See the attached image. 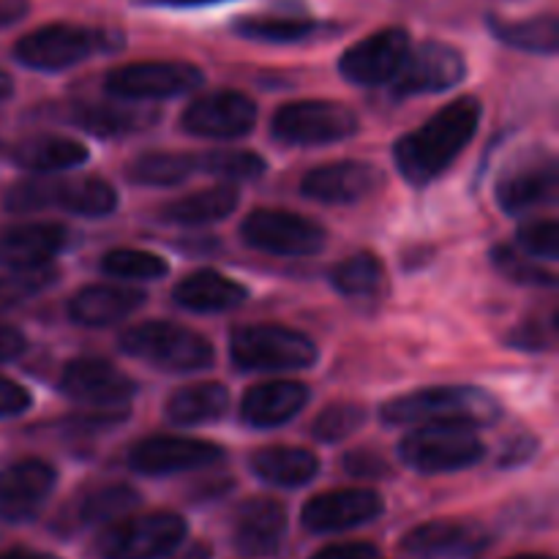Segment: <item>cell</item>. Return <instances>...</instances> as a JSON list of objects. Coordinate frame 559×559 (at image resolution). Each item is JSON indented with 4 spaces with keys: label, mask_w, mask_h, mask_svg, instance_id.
<instances>
[{
    "label": "cell",
    "mask_w": 559,
    "mask_h": 559,
    "mask_svg": "<svg viewBox=\"0 0 559 559\" xmlns=\"http://www.w3.org/2000/svg\"><path fill=\"white\" fill-rule=\"evenodd\" d=\"M480 126V102L473 96L431 115L420 129L409 131L393 145V162L407 183L429 186L440 178L473 142Z\"/></svg>",
    "instance_id": "1"
},
{
    "label": "cell",
    "mask_w": 559,
    "mask_h": 559,
    "mask_svg": "<svg viewBox=\"0 0 559 559\" xmlns=\"http://www.w3.org/2000/svg\"><path fill=\"white\" fill-rule=\"evenodd\" d=\"M391 426H464L480 429L500 420V404L484 388L440 385L391 399L380 409Z\"/></svg>",
    "instance_id": "2"
},
{
    "label": "cell",
    "mask_w": 559,
    "mask_h": 559,
    "mask_svg": "<svg viewBox=\"0 0 559 559\" xmlns=\"http://www.w3.org/2000/svg\"><path fill=\"white\" fill-rule=\"evenodd\" d=\"M120 353L129 358L145 360L153 369L173 371V374H191L213 366V344L202 333L178 322L151 320L129 328L120 336Z\"/></svg>",
    "instance_id": "3"
},
{
    "label": "cell",
    "mask_w": 559,
    "mask_h": 559,
    "mask_svg": "<svg viewBox=\"0 0 559 559\" xmlns=\"http://www.w3.org/2000/svg\"><path fill=\"white\" fill-rule=\"evenodd\" d=\"M229 358L243 371H304L317 364L320 353L306 333L262 322L229 333Z\"/></svg>",
    "instance_id": "4"
},
{
    "label": "cell",
    "mask_w": 559,
    "mask_h": 559,
    "mask_svg": "<svg viewBox=\"0 0 559 559\" xmlns=\"http://www.w3.org/2000/svg\"><path fill=\"white\" fill-rule=\"evenodd\" d=\"M58 205L74 216L102 218L118 207V194L102 178L25 180L5 194V207L11 213H33Z\"/></svg>",
    "instance_id": "5"
},
{
    "label": "cell",
    "mask_w": 559,
    "mask_h": 559,
    "mask_svg": "<svg viewBox=\"0 0 559 559\" xmlns=\"http://www.w3.org/2000/svg\"><path fill=\"white\" fill-rule=\"evenodd\" d=\"M486 445L464 426H420L399 442V459L420 475H448L475 467Z\"/></svg>",
    "instance_id": "6"
},
{
    "label": "cell",
    "mask_w": 559,
    "mask_h": 559,
    "mask_svg": "<svg viewBox=\"0 0 559 559\" xmlns=\"http://www.w3.org/2000/svg\"><path fill=\"white\" fill-rule=\"evenodd\" d=\"M118 44L120 38L109 41L104 31H91V27L71 25V22H55V25L25 33L14 44V58L16 63L33 71H66L71 66H80L91 55L118 47Z\"/></svg>",
    "instance_id": "7"
},
{
    "label": "cell",
    "mask_w": 559,
    "mask_h": 559,
    "mask_svg": "<svg viewBox=\"0 0 559 559\" xmlns=\"http://www.w3.org/2000/svg\"><path fill=\"white\" fill-rule=\"evenodd\" d=\"M358 115L338 102H289L271 120L273 140L295 147L331 145L358 134Z\"/></svg>",
    "instance_id": "8"
},
{
    "label": "cell",
    "mask_w": 559,
    "mask_h": 559,
    "mask_svg": "<svg viewBox=\"0 0 559 559\" xmlns=\"http://www.w3.org/2000/svg\"><path fill=\"white\" fill-rule=\"evenodd\" d=\"M183 519L178 513H145L104 530L96 540L102 559H162L186 540Z\"/></svg>",
    "instance_id": "9"
},
{
    "label": "cell",
    "mask_w": 559,
    "mask_h": 559,
    "mask_svg": "<svg viewBox=\"0 0 559 559\" xmlns=\"http://www.w3.org/2000/svg\"><path fill=\"white\" fill-rule=\"evenodd\" d=\"M202 82L205 74L186 60H142L109 71L104 91L120 102H158L197 91Z\"/></svg>",
    "instance_id": "10"
},
{
    "label": "cell",
    "mask_w": 559,
    "mask_h": 559,
    "mask_svg": "<svg viewBox=\"0 0 559 559\" xmlns=\"http://www.w3.org/2000/svg\"><path fill=\"white\" fill-rule=\"evenodd\" d=\"M246 243L273 257H311L325 249V229L289 211H254L240 227Z\"/></svg>",
    "instance_id": "11"
},
{
    "label": "cell",
    "mask_w": 559,
    "mask_h": 559,
    "mask_svg": "<svg viewBox=\"0 0 559 559\" xmlns=\"http://www.w3.org/2000/svg\"><path fill=\"white\" fill-rule=\"evenodd\" d=\"M409 49H413V41L404 27H385V31H377L364 41L353 44L338 58V74L349 85L358 87L385 85L399 74Z\"/></svg>",
    "instance_id": "12"
},
{
    "label": "cell",
    "mask_w": 559,
    "mask_h": 559,
    "mask_svg": "<svg viewBox=\"0 0 559 559\" xmlns=\"http://www.w3.org/2000/svg\"><path fill=\"white\" fill-rule=\"evenodd\" d=\"M467 76V60L456 47L442 41H426L409 49L402 69L393 76V93L399 98L445 93Z\"/></svg>",
    "instance_id": "13"
},
{
    "label": "cell",
    "mask_w": 559,
    "mask_h": 559,
    "mask_svg": "<svg viewBox=\"0 0 559 559\" xmlns=\"http://www.w3.org/2000/svg\"><path fill=\"white\" fill-rule=\"evenodd\" d=\"M254 123L257 104L238 91H218L197 98L180 115L186 134L202 140H238L251 134Z\"/></svg>",
    "instance_id": "14"
},
{
    "label": "cell",
    "mask_w": 559,
    "mask_h": 559,
    "mask_svg": "<svg viewBox=\"0 0 559 559\" xmlns=\"http://www.w3.org/2000/svg\"><path fill=\"white\" fill-rule=\"evenodd\" d=\"M224 448L216 442L191 440V437H147L129 451V467L140 475L191 473L222 462Z\"/></svg>",
    "instance_id": "15"
},
{
    "label": "cell",
    "mask_w": 559,
    "mask_h": 559,
    "mask_svg": "<svg viewBox=\"0 0 559 559\" xmlns=\"http://www.w3.org/2000/svg\"><path fill=\"white\" fill-rule=\"evenodd\" d=\"M385 502L371 489H338L311 497L300 511V524L314 535L344 533L382 516Z\"/></svg>",
    "instance_id": "16"
},
{
    "label": "cell",
    "mask_w": 559,
    "mask_h": 559,
    "mask_svg": "<svg viewBox=\"0 0 559 559\" xmlns=\"http://www.w3.org/2000/svg\"><path fill=\"white\" fill-rule=\"evenodd\" d=\"M58 484L52 464L41 459H22L0 473V522H27L49 500Z\"/></svg>",
    "instance_id": "17"
},
{
    "label": "cell",
    "mask_w": 559,
    "mask_h": 559,
    "mask_svg": "<svg viewBox=\"0 0 559 559\" xmlns=\"http://www.w3.org/2000/svg\"><path fill=\"white\" fill-rule=\"evenodd\" d=\"M557 191V164L549 153L535 151L508 164L502 178L497 180V202L508 216L544 205Z\"/></svg>",
    "instance_id": "18"
},
{
    "label": "cell",
    "mask_w": 559,
    "mask_h": 559,
    "mask_svg": "<svg viewBox=\"0 0 559 559\" xmlns=\"http://www.w3.org/2000/svg\"><path fill=\"white\" fill-rule=\"evenodd\" d=\"M489 546V533L475 522H437L420 524L402 538V551L413 559H473Z\"/></svg>",
    "instance_id": "19"
},
{
    "label": "cell",
    "mask_w": 559,
    "mask_h": 559,
    "mask_svg": "<svg viewBox=\"0 0 559 559\" xmlns=\"http://www.w3.org/2000/svg\"><path fill=\"white\" fill-rule=\"evenodd\" d=\"M382 173L369 162H331L309 169L300 180V194L322 205H349L374 194Z\"/></svg>",
    "instance_id": "20"
},
{
    "label": "cell",
    "mask_w": 559,
    "mask_h": 559,
    "mask_svg": "<svg viewBox=\"0 0 559 559\" xmlns=\"http://www.w3.org/2000/svg\"><path fill=\"white\" fill-rule=\"evenodd\" d=\"M60 391L93 407H118L134 396L136 382L102 358H74L60 374Z\"/></svg>",
    "instance_id": "21"
},
{
    "label": "cell",
    "mask_w": 559,
    "mask_h": 559,
    "mask_svg": "<svg viewBox=\"0 0 559 559\" xmlns=\"http://www.w3.org/2000/svg\"><path fill=\"white\" fill-rule=\"evenodd\" d=\"M284 535H287V511L282 502L254 497V500H246L235 513L233 544L240 555H276L284 544Z\"/></svg>",
    "instance_id": "22"
},
{
    "label": "cell",
    "mask_w": 559,
    "mask_h": 559,
    "mask_svg": "<svg viewBox=\"0 0 559 559\" xmlns=\"http://www.w3.org/2000/svg\"><path fill=\"white\" fill-rule=\"evenodd\" d=\"M69 233L52 222L14 224L0 229V265L11 271H31L44 267L52 257L63 251Z\"/></svg>",
    "instance_id": "23"
},
{
    "label": "cell",
    "mask_w": 559,
    "mask_h": 559,
    "mask_svg": "<svg viewBox=\"0 0 559 559\" xmlns=\"http://www.w3.org/2000/svg\"><path fill=\"white\" fill-rule=\"evenodd\" d=\"M309 404V388L304 382L276 380L246 391L240 418L251 429H276L289 424Z\"/></svg>",
    "instance_id": "24"
},
{
    "label": "cell",
    "mask_w": 559,
    "mask_h": 559,
    "mask_svg": "<svg viewBox=\"0 0 559 559\" xmlns=\"http://www.w3.org/2000/svg\"><path fill=\"white\" fill-rule=\"evenodd\" d=\"M145 304L147 295L140 293V289L93 284V287L80 289V293L69 300V317L76 325L107 328L126 320V317H131L134 311H140Z\"/></svg>",
    "instance_id": "25"
},
{
    "label": "cell",
    "mask_w": 559,
    "mask_h": 559,
    "mask_svg": "<svg viewBox=\"0 0 559 559\" xmlns=\"http://www.w3.org/2000/svg\"><path fill=\"white\" fill-rule=\"evenodd\" d=\"M173 298L180 309L194 311V314H218V311L243 306L249 289L218 271H197L173 289Z\"/></svg>",
    "instance_id": "26"
},
{
    "label": "cell",
    "mask_w": 559,
    "mask_h": 559,
    "mask_svg": "<svg viewBox=\"0 0 559 559\" xmlns=\"http://www.w3.org/2000/svg\"><path fill=\"white\" fill-rule=\"evenodd\" d=\"M251 473L267 486L278 489H298V486L311 484L320 473V459L311 451L293 445H273L260 448L249 462Z\"/></svg>",
    "instance_id": "27"
},
{
    "label": "cell",
    "mask_w": 559,
    "mask_h": 559,
    "mask_svg": "<svg viewBox=\"0 0 559 559\" xmlns=\"http://www.w3.org/2000/svg\"><path fill=\"white\" fill-rule=\"evenodd\" d=\"M238 202L240 194L235 186H213L167 202L162 207V218L178 227H205V224L224 222L238 207Z\"/></svg>",
    "instance_id": "28"
},
{
    "label": "cell",
    "mask_w": 559,
    "mask_h": 559,
    "mask_svg": "<svg viewBox=\"0 0 559 559\" xmlns=\"http://www.w3.org/2000/svg\"><path fill=\"white\" fill-rule=\"evenodd\" d=\"M229 409V393L222 382H197L178 388L164 402V415L173 426H202L224 418Z\"/></svg>",
    "instance_id": "29"
},
{
    "label": "cell",
    "mask_w": 559,
    "mask_h": 559,
    "mask_svg": "<svg viewBox=\"0 0 559 559\" xmlns=\"http://www.w3.org/2000/svg\"><path fill=\"white\" fill-rule=\"evenodd\" d=\"M14 162L22 169H31L38 175H52L60 169L80 167L87 162V147L82 142L71 140V136L58 134H41L31 136V140L20 142L14 147Z\"/></svg>",
    "instance_id": "30"
},
{
    "label": "cell",
    "mask_w": 559,
    "mask_h": 559,
    "mask_svg": "<svg viewBox=\"0 0 559 559\" xmlns=\"http://www.w3.org/2000/svg\"><path fill=\"white\" fill-rule=\"evenodd\" d=\"M71 120L80 129L91 131L96 136H123L134 131L151 129L156 123V112L131 107V104H74Z\"/></svg>",
    "instance_id": "31"
},
{
    "label": "cell",
    "mask_w": 559,
    "mask_h": 559,
    "mask_svg": "<svg viewBox=\"0 0 559 559\" xmlns=\"http://www.w3.org/2000/svg\"><path fill=\"white\" fill-rule=\"evenodd\" d=\"M495 38L502 44L522 52L535 55H557L559 49V25L555 14L533 16V20L522 22H506V20H491L489 22Z\"/></svg>",
    "instance_id": "32"
},
{
    "label": "cell",
    "mask_w": 559,
    "mask_h": 559,
    "mask_svg": "<svg viewBox=\"0 0 559 559\" xmlns=\"http://www.w3.org/2000/svg\"><path fill=\"white\" fill-rule=\"evenodd\" d=\"M317 22L306 16H243L235 22V33L249 41L298 44L317 33Z\"/></svg>",
    "instance_id": "33"
},
{
    "label": "cell",
    "mask_w": 559,
    "mask_h": 559,
    "mask_svg": "<svg viewBox=\"0 0 559 559\" xmlns=\"http://www.w3.org/2000/svg\"><path fill=\"white\" fill-rule=\"evenodd\" d=\"M197 169V158L186 153H142L131 162L129 178L140 186H178Z\"/></svg>",
    "instance_id": "34"
},
{
    "label": "cell",
    "mask_w": 559,
    "mask_h": 559,
    "mask_svg": "<svg viewBox=\"0 0 559 559\" xmlns=\"http://www.w3.org/2000/svg\"><path fill=\"white\" fill-rule=\"evenodd\" d=\"M331 284L347 298H366L382 289L385 284V271L374 254H353L349 260L338 262L331 271Z\"/></svg>",
    "instance_id": "35"
},
{
    "label": "cell",
    "mask_w": 559,
    "mask_h": 559,
    "mask_svg": "<svg viewBox=\"0 0 559 559\" xmlns=\"http://www.w3.org/2000/svg\"><path fill=\"white\" fill-rule=\"evenodd\" d=\"M140 506V491H134L131 486H102V489L91 491L80 500L76 506V524H102L112 522V519L123 516L131 508Z\"/></svg>",
    "instance_id": "36"
},
{
    "label": "cell",
    "mask_w": 559,
    "mask_h": 559,
    "mask_svg": "<svg viewBox=\"0 0 559 559\" xmlns=\"http://www.w3.org/2000/svg\"><path fill=\"white\" fill-rule=\"evenodd\" d=\"M102 271L112 278H129V282H158L169 273V262L153 251L112 249L102 257Z\"/></svg>",
    "instance_id": "37"
},
{
    "label": "cell",
    "mask_w": 559,
    "mask_h": 559,
    "mask_svg": "<svg viewBox=\"0 0 559 559\" xmlns=\"http://www.w3.org/2000/svg\"><path fill=\"white\" fill-rule=\"evenodd\" d=\"M366 424L364 404L355 402H336L328 404L311 424V437L325 445H336V442L353 437L360 426Z\"/></svg>",
    "instance_id": "38"
},
{
    "label": "cell",
    "mask_w": 559,
    "mask_h": 559,
    "mask_svg": "<svg viewBox=\"0 0 559 559\" xmlns=\"http://www.w3.org/2000/svg\"><path fill=\"white\" fill-rule=\"evenodd\" d=\"M55 271L44 267H31V271H14L11 276L0 278V311H9L14 306L27 304L31 298L41 295L55 284Z\"/></svg>",
    "instance_id": "39"
},
{
    "label": "cell",
    "mask_w": 559,
    "mask_h": 559,
    "mask_svg": "<svg viewBox=\"0 0 559 559\" xmlns=\"http://www.w3.org/2000/svg\"><path fill=\"white\" fill-rule=\"evenodd\" d=\"M197 167L224 180H257L265 175V162L249 151H213Z\"/></svg>",
    "instance_id": "40"
},
{
    "label": "cell",
    "mask_w": 559,
    "mask_h": 559,
    "mask_svg": "<svg viewBox=\"0 0 559 559\" xmlns=\"http://www.w3.org/2000/svg\"><path fill=\"white\" fill-rule=\"evenodd\" d=\"M491 262H495L502 276H508L516 284H535V287H555L557 284L555 273L544 271L533 257L522 254L516 249H508V246H497L491 251Z\"/></svg>",
    "instance_id": "41"
},
{
    "label": "cell",
    "mask_w": 559,
    "mask_h": 559,
    "mask_svg": "<svg viewBox=\"0 0 559 559\" xmlns=\"http://www.w3.org/2000/svg\"><path fill=\"white\" fill-rule=\"evenodd\" d=\"M519 246L533 260H557L559 257V227L557 222H533L516 233Z\"/></svg>",
    "instance_id": "42"
},
{
    "label": "cell",
    "mask_w": 559,
    "mask_h": 559,
    "mask_svg": "<svg viewBox=\"0 0 559 559\" xmlns=\"http://www.w3.org/2000/svg\"><path fill=\"white\" fill-rule=\"evenodd\" d=\"M31 404L33 396L27 393V388H22L20 382L0 377V418H14V415L27 413Z\"/></svg>",
    "instance_id": "43"
},
{
    "label": "cell",
    "mask_w": 559,
    "mask_h": 559,
    "mask_svg": "<svg viewBox=\"0 0 559 559\" xmlns=\"http://www.w3.org/2000/svg\"><path fill=\"white\" fill-rule=\"evenodd\" d=\"M344 469L353 478H382V475H388V464L374 451H353L344 459Z\"/></svg>",
    "instance_id": "44"
},
{
    "label": "cell",
    "mask_w": 559,
    "mask_h": 559,
    "mask_svg": "<svg viewBox=\"0 0 559 559\" xmlns=\"http://www.w3.org/2000/svg\"><path fill=\"white\" fill-rule=\"evenodd\" d=\"M511 347H522V349H549L551 342H555V333L544 331V322H527L524 328L511 333Z\"/></svg>",
    "instance_id": "45"
},
{
    "label": "cell",
    "mask_w": 559,
    "mask_h": 559,
    "mask_svg": "<svg viewBox=\"0 0 559 559\" xmlns=\"http://www.w3.org/2000/svg\"><path fill=\"white\" fill-rule=\"evenodd\" d=\"M311 559H380V551L371 544H342L328 546V549L317 551Z\"/></svg>",
    "instance_id": "46"
},
{
    "label": "cell",
    "mask_w": 559,
    "mask_h": 559,
    "mask_svg": "<svg viewBox=\"0 0 559 559\" xmlns=\"http://www.w3.org/2000/svg\"><path fill=\"white\" fill-rule=\"evenodd\" d=\"M25 349L27 338L22 336V331H16L14 325H3V322H0V364L20 358Z\"/></svg>",
    "instance_id": "47"
},
{
    "label": "cell",
    "mask_w": 559,
    "mask_h": 559,
    "mask_svg": "<svg viewBox=\"0 0 559 559\" xmlns=\"http://www.w3.org/2000/svg\"><path fill=\"white\" fill-rule=\"evenodd\" d=\"M535 453V440L533 437H519L516 442L506 448V456H502V467H516V464L527 462Z\"/></svg>",
    "instance_id": "48"
},
{
    "label": "cell",
    "mask_w": 559,
    "mask_h": 559,
    "mask_svg": "<svg viewBox=\"0 0 559 559\" xmlns=\"http://www.w3.org/2000/svg\"><path fill=\"white\" fill-rule=\"evenodd\" d=\"M27 14V0H0V31L14 22H20Z\"/></svg>",
    "instance_id": "49"
},
{
    "label": "cell",
    "mask_w": 559,
    "mask_h": 559,
    "mask_svg": "<svg viewBox=\"0 0 559 559\" xmlns=\"http://www.w3.org/2000/svg\"><path fill=\"white\" fill-rule=\"evenodd\" d=\"M151 5H169V9H189V5H211L224 3V0H145Z\"/></svg>",
    "instance_id": "50"
},
{
    "label": "cell",
    "mask_w": 559,
    "mask_h": 559,
    "mask_svg": "<svg viewBox=\"0 0 559 559\" xmlns=\"http://www.w3.org/2000/svg\"><path fill=\"white\" fill-rule=\"evenodd\" d=\"M0 559H60L55 555H47V551H31V549H9L0 555Z\"/></svg>",
    "instance_id": "51"
},
{
    "label": "cell",
    "mask_w": 559,
    "mask_h": 559,
    "mask_svg": "<svg viewBox=\"0 0 559 559\" xmlns=\"http://www.w3.org/2000/svg\"><path fill=\"white\" fill-rule=\"evenodd\" d=\"M11 93H14V82H11V76L5 74V71H0V102L9 98Z\"/></svg>",
    "instance_id": "52"
},
{
    "label": "cell",
    "mask_w": 559,
    "mask_h": 559,
    "mask_svg": "<svg viewBox=\"0 0 559 559\" xmlns=\"http://www.w3.org/2000/svg\"><path fill=\"white\" fill-rule=\"evenodd\" d=\"M511 559H551V557H544V555H519V557H511Z\"/></svg>",
    "instance_id": "53"
}]
</instances>
